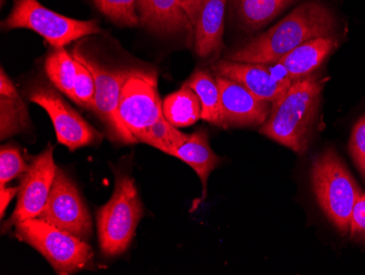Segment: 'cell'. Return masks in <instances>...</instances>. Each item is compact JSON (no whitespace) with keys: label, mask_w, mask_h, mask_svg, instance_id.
Here are the masks:
<instances>
[{"label":"cell","mask_w":365,"mask_h":275,"mask_svg":"<svg viewBox=\"0 0 365 275\" xmlns=\"http://www.w3.org/2000/svg\"><path fill=\"white\" fill-rule=\"evenodd\" d=\"M335 26V17L329 8L319 1H309L269 30L227 53L225 59L240 63H277L311 39L331 36Z\"/></svg>","instance_id":"obj_1"},{"label":"cell","mask_w":365,"mask_h":275,"mask_svg":"<svg viewBox=\"0 0 365 275\" xmlns=\"http://www.w3.org/2000/svg\"><path fill=\"white\" fill-rule=\"evenodd\" d=\"M73 56L77 61L85 64L93 75L96 81L93 111L106 124L110 139L120 143H136V139L123 124L118 112L120 92L133 69L110 71L86 56L83 53L80 52L79 49L73 50Z\"/></svg>","instance_id":"obj_8"},{"label":"cell","mask_w":365,"mask_h":275,"mask_svg":"<svg viewBox=\"0 0 365 275\" xmlns=\"http://www.w3.org/2000/svg\"><path fill=\"white\" fill-rule=\"evenodd\" d=\"M349 151L354 164L365 178V116L359 119L352 129Z\"/></svg>","instance_id":"obj_27"},{"label":"cell","mask_w":365,"mask_h":275,"mask_svg":"<svg viewBox=\"0 0 365 275\" xmlns=\"http://www.w3.org/2000/svg\"><path fill=\"white\" fill-rule=\"evenodd\" d=\"M164 118L175 127H187L202 119V104L196 92L184 85L162 102Z\"/></svg>","instance_id":"obj_19"},{"label":"cell","mask_w":365,"mask_h":275,"mask_svg":"<svg viewBox=\"0 0 365 275\" xmlns=\"http://www.w3.org/2000/svg\"><path fill=\"white\" fill-rule=\"evenodd\" d=\"M77 75H76L75 85L71 99L85 108L93 110L94 96H96V81L93 75L85 64L77 61Z\"/></svg>","instance_id":"obj_26"},{"label":"cell","mask_w":365,"mask_h":275,"mask_svg":"<svg viewBox=\"0 0 365 275\" xmlns=\"http://www.w3.org/2000/svg\"><path fill=\"white\" fill-rule=\"evenodd\" d=\"M202 104V119L213 125L221 126L220 91L215 77L206 71H197L186 81Z\"/></svg>","instance_id":"obj_20"},{"label":"cell","mask_w":365,"mask_h":275,"mask_svg":"<svg viewBox=\"0 0 365 275\" xmlns=\"http://www.w3.org/2000/svg\"><path fill=\"white\" fill-rule=\"evenodd\" d=\"M45 71L56 89L71 99L77 75V63L73 55L63 47L55 49L45 61Z\"/></svg>","instance_id":"obj_22"},{"label":"cell","mask_w":365,"mask_h":275,"mask_svg":"<svg viewBox=\"0 0 365 275\" xmlns=\"http://www.w3.org/2000/svg\"><path fill=\"white\" fill-rule=\"evenodd\" d=\"M20 186H5L0 188V215L3 219L6 209L12 200L19 194Z\"/></svg>","instance_id":"obj_29"},{"label":"cell","mask_w":365,"mask_h":275,"mask_svg":"<svg viewBox=\"0 0 365 275\" xmlns=\"http://www.w3.org/2000/svg\"><path fill=\"white\" fill-rule=\"evenodd\" d=\"M350 234L352 238L365 241V193H363L354 205Z\"/></svg>","instance_id":"obj_28"},{"label":"cell","mask_w":365,"mask_h":275,"mask_svg":"<svg viewBox=\"0 0 365 275\" xmlns=\"http://www.w3.org/2000/svg\"><path fill=\"white\" fill-rule=\"evenodd\" d=\"M141 216L143 205L134 180L127 174H118L112 198L96 214L98 242L106 256L126 251Z\"/></svg>","instance_id":"obj_4"},{"label":"cell","mask_w":365,"mask_h":275,"mask_svg":"<svg viewBox=\"0 0 365 275\" xmlns=\"http://www.w3.org/2000/svg\"><path fill=\"white\" fill-rule=\"evenodd\" d=\"M215 75L235 80L262 101L274 104L284 96L292 84L280 83L270 74L267 64L218 61L213 66Z\"/></svg>","instance_id":"obj_13"},{"label":"cell","mask_w":365,"mask_h":275,"mask_svg":"<svg viewBox=\"0 0 365 275\" xmlns=\"http://www.w3.org/2000/svg\"><path fill=\"white\" fill-rule=\"evenodd\" d=\"M220 91L222 127L257 126L269 116L272 104L262 101L235 80L215 75Z\"/></svg>","instance_id":"obj_12"},{"label":"cell","mask_w":365,"mask_h":275,"mask_svg":"<svg viewBox=\"0 0 365 275\" xmlns=\"http://www.w3.org/2000/svg\"><path fill=\"white\" fill-rule=\"evenodd\" d=\"M326 79L311 75L293 81L274 102L260 133L297 154L307 153L317 124Z\"/></svg>","instance_id":"obj_2"},{"label":"cell","mask_w":365,"mask_h":275,"mask_svg":"<svg viewBox=\"0 0 365 275\" xmlns=\"http://www.w3.org/2000/svg\"><path fill=\"white\" fill-rule=\"evenodd\" d=\"M337 44L333 36L311 39L284 55L279 63L286 67L290 79L297 81L313 75Z\"/></svg>","instance_id":"obj_16"},{"label":"cell","mask_w":365,"mask_h":275,"mask_svg":"<svg viewBox=\"0 0 365 275\" xmlns=\"http://www.w3.org/2000/svg\"><path fill=\"white\" fill-rule=\"evenodd\" d=\"M202 3H204V0H185L184 1V9H185L186 14H187L190 21L192 22V26H195V24H196Z\"/></svg>","instance_id":"obj_30"},{"label":"cell","mask_w":365,"mask_h":275,"mask_svg":"<svg viewBox=\"0 0 365 275\" xmlns=\"http://www.w3.org/2000/svg\"><path fill=\"white\" fill-rule=\"evenodd\" d=\"M30 125L28 110L4 69L0 71V135L1 139L20 134Z\"/></svg>","instance_id":"obj_18"},{"label":"cell","mask_w":365,"mask_h":275,"mask_svg":"<svg viewBox=\"0 0 365 275\" xmlns=\"http://www.w3.org/2000/svg\"><path fill=\"white\" fill-rule=\"evenodd\" d=\"M30 165L26 163L19 149L14 145H4L0 151V188H5L10 181L28 171Z\"/></svg>","instance_id":"obj_25"},{"label":"cell","mask_w":365,"mask_h":275,"mask_svg":"<svg viewBox=\"0 0 365 275\" xmlns=\"http://www.w3.org/2000/svg\"><path fill=\"white\" fill-rule=\"evenodd\" d=\"M169 155L178 158L195 170L202 181L204 189L202 196L205 198L209 176L220 159L211 149L208 135L204 129L188 135L185 141H182L169 151Z\"/></svg>","instance_id":"obj_17"},{"label":"cell","mask_w":365,"mask_h":275,"mask_svg":"<svg viewBox=\"0 0 365 275\" xmlns=\"http://www.w3.org/2000/svg\"><path fill=\"white\" fill-rule=\"evenodd\" d=\"M57 167L52 146L47 147L43 153L33 158L28 171L22 176L18 202L8 226H14L26 219H38L49 199Z\"/></svg>","instance_id":"obj_11"},{"label":"cell","mask_w":365,"mask_h":275,"mask_svg":"<svg viewBox=\"0 0 365 275\" xmlns=\"http://www.w3.org/2000/svg\"><path fill=\"white\" fill-rule=\"evenodd\" d=\"M38 219L85 241L91 238L89 211L73 180L59 168L46 206Z\"/></svg>","instance_id":"obj_9"},{"label":"cell","mask_w":365,"mask_h":275,"mask_svg":"<svg viewBox=\"0 0 365 275\" xmlns=\"http://www.w3.org/2000/svg\"><path fill=\"white\" fill-rule=\"evenodd\" d=\"M311 179L315 198L326 216L342 235L350 233L354 207L363 193L334 149L314 159Z\"/></svg>","instance_id":"obj_3"},{"label":"cell","mask_w":365,"mask_h":275,"mask_svg":"<svg viewBox=\"0 0 365 275\" xmlns=\"http://www.w3.org/2000/svg\"><path fill=\"white\" fill-rule=\"evenodd\" d=\"M30 100L42 106L52 120L57 141L71 151L90 146L101 141L102 135L79 113L71 108L61 94L47 86H38L30 91Z\"/></svg>","instance_id":"obj_10"},{"label":"cell","mask_w":365,"mask_h":275,"mask_svg":"<svg viewBox=\"0 0 365 275\" xmlns=\"http://www.w3.org/2000/svg\"><path fill=\"white\" fill-rule=\"evenodd\" d=\"M14 235L38 250L57 274H73L89 268L93 261V250L87 241L38 217L16 224Z\"/></svg>","instance_id":"obj_5"},{"label":"cell","mask_w":365,"mask_h":275,"mask_svg":"<svg viewBox=\"0 0 365 275\" xmlns=\"http://www.w3.org/2000/svg\"><path fill=\"white\" fill-rule=\"evenodd\" d=\"M185 0H137L141 24L162 34H192L194 26L188 19Z\"/></svg>","instance_id":"obj_14"},{"label":"cell","mask_w":365,"mask_h":275,"mask_svg":"<svg viewBox=\"0 0 365 275\" xmlns=\"http://www.w3.org/2000/svg\"><path fill=\"white\" fill-rule=\"evenodd\" d=\"M227 0H204L194 26L195 51L200 57L218 53L222 47Z\"/></svg>","instance_id":"obj_15"},{"label":"cell","mask_w":365,"mask_h":275,"mask_svg":"<svg viewBox=\"0 0 365 275\" xmlns=\"http://www.w3.org/2000/svg\"><path fill=\"white\" fill-rule=\"evenodd\" d=\"M246 26L258 29L267 24L293 3V0H232Z\"/></svg>","instance_id":"obj_21"},{"label":"cell","mask_w":365,"mask_h":275,"mask_svg":"<svg viewBox=\"0 0 365 275\" xmlns=\"http://www.w3.org/2000/svg\"><path fill=\"white\" fill-rule=\"evenodd\" d=\"M5 26L34 31L55 49H61L83 36L100 32L94 20L83 21L65 17L47 9L38 0H14Z\"/></svg>","instance_id":"obj_6"},{"label":"cell","mask_w":365,"mask_h":275,"mask_svg":"<svg viewBox=\"0 0 365 275\" xmlns=\"http://www.w3.org/2000/svg\"><path fill=\"white\" fill-rule=\"evenodd\" d=\"M102 14L120 26H137L141 24L137 14V0H93Z\"/></svg>","instance_id":"obj_24"},{"label":"cell","mask_w":365,"mask_h":275,"mask_svg":"<svg viewBox=\"0 0 365 275\" xmlns=\"http://www.w3.org/2000/svg\"><path fill=\"white\" fill-rule=\"evenodd\" d=\"M120 120L136 141L164 118L158 94L157 76L133 69L120 92L118 106Z\"/></svg>","instance_id":"obj_7"},{"label":"cell","mask_w":365,"mask_h":275,"mask_svg":"<svg viewBox=\"0 0 365 275\" xmlns=\"http://www.w3.org/2000/svg\"><path fill=\"white\" fill-rule=\"evenodd\" d=\"M187 136V134L180 132L178 127L163 118L145 133L140 143L147 144L163 153L169 154L173 147L185 141Z\"/></svg>","instance_id":"obj_23"}]
</instances>
